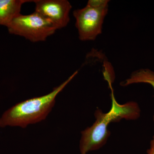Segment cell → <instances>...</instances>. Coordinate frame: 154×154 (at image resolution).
I'll return each instance as SVG.
<instances>
[{
  "label": "cell",
  "instance_id": "5b68a950",
  "mask_svg": "<svg viewBox=\"0 0 154 154\" xmlns=\"http://www.w3.org/2000/svg\"><path fill=\"white\" fill-rule=\"evenodd\" d=\"M35 12L49 21L57 30L65 28L70 21L72 5L67 0H34Z\"/></svg>",
  "mask_w": 154,
  "mask_h": 154
},
{
  "label": "cell",
  "instance_id": "7a4b0ae2",
  "mask_svg": "<svg viewBox=\"0 0 154 154\" xmlns=\"http://www.w3.org/2000/svg\"><path fill=\"white\" fill-rule=\"evenodd\" d=\"M78 72L77 71L75 72L49 94L19 102L6 110L0 117V127H19L25 128L29 125L44 120L54 106L57 96Z\"/></svg>",
  "mask_w": 154,
  "mask_h": 154
},
{
  "label": "cell",
  "instance_id": "8992f818",
  "mask_svg": "<svg viewBox=\"0 0 154 154\" xmlns=\"http://www.w3.org/2000/svg\"><path fill=\"white\" fill-rule=\"evenodd\" d=\"M29 0H0V26L7 27L21 14L22 6Z\"/></svg>",
  "mask_w": 154,
  "mask_h": 154
},
{
  "label": "cell",
  "instance_id": "ba28073f",
  "mask_svg": "<svg viewBox=\"0 0 154 154\" xmlns=\"http://www.w3.org/2000/svg\"><path fill=\"white\" fill-rule=\"evenodd\" d=\"M108 0H89L87 5L94 7H102L108 5Z\"/></svg>",
  "mask_w": 154,
  "mask_h": 154
},
{
  "label": "cell",
  "instance_id": "52a82bcc",
  "mask_svg": "<svg viewBox=\"0 0 154 154\" xmlns=\"http://www.w3.org/2000/svg\"><path fill=\"white\" fill-rule=\"evenodd\" d=\"M139 83L149 84L154 89V72L149 69H141L135 71L129 78L120 83V85L126 87Z\"/></svg>",
  "mask_w": 154,
  "mask_h": 154
},
{
  "label": "cell",
  "instance_id": "9c48e42d",
  "mask_svg": "<svg viewBox=\"0 0 154 154\" xmlns=\"http://www.w3.org/2000/svg\"><path fill=\"white\" fill-rule=\"evenodd\" d=\"M146 154H154V134L150 141L149 148L147 150Z\"/></svg>",
  "mask_w": 154,
  "mask_h": 154
},
{
  "label": "cell",
  "instance_id": "30bf717a",
  "mask_svg": "<svg viewBox=\"0 0 154 154\" xmlns=\"http://www.w3.org/2000/svg\"><path fill=\"white\" fill-rule=\"evenodd\" d=\"M153 120L154 123V114L153 116Z\"/></svg>",
  "mask_w": 154,
  "mask_h": 154
},
{
  "label": "cell",
  "instance_id": "277c9868",
  "mask_svg": "<svg viewBox=\"0 0 154 154\" xmlns=\"http://www.w3.org/2000/svg\"><path fill=\"white\" fill-rule=\"evenodd\" d=\"M108 11V5L94 7L87 5L85 8L73 11L80 40L93 41L102 33L103 22Z\"/></svg>",
  "mask_w": 154,
  "mask_h": 154
},
{
  "label": "cell",
  "instance_id": "6da1fadb",
  "mask_svg": "<svg viewBox=\"0 0 154 154\" xmlns=\"http://www.w3.org/2000/svg\"><path fill=\"white\" fill-rule=\"evenodd\" d=\"M111 91L112 105L110 110L104 113L101 109L95 111V120L91 126L82 131L80 141V154L97 150L107 143L110 132L108 126L111 122H118L121 119L134 120L140 118L141 110L136 102L131 101L120 104L116 100L113 88Z\"/></svg>",
  "mask_w": 154,
  "mask_h": 154
},
{
  "label": "cell",
  "instance_id": "3957f363",
  "mask_svg": "<svg viewBox=\"0 0 154 154\" xmlns=\"http://www.w3.org/2000/svg\"><path fill=\"white\" fill-rule=\"evenodd\" d=\"M7 28L11 34L33 42L45 41L57 30L49 21L35 11L29 15L20 14Z\"/></svg>",
  "mask_w": 154,
  "mask_h": 154
}]
</instances>
